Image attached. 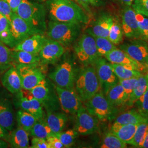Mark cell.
Segmentation results:
<instances>
[{"label":"cell","instance_id":"cell-3","mask_svg":"<svg viewBox=\"0 0 148 148\" xmlns=\"http://www.w3.org/2000/svg\"><path fill=\"white\" fill-rule=\"evenodd\" d=\"M81 26L79 24L50 20L46 30L47 34L49 38L58 42L64 47H69L78 38Z\"/></svg>","mask_w":148,"mask_h":148},{"label":"cell","instance_id":"cell-4","mask_svg":"<svg viewBox=\"0 0 148 148\" xmlns=\"http://www.w3.org/2000/svg\"><path fill=\"white\" fill-rule=\"evenodd\" d=\"M75 89L82 103L90 99L100 90V85L93 66L79 69L75 82Z\"/></svg>","mask_w":148,"mask_h":148},{"label":"cell","instance_id":"cell-1","mask_svg":"<svg viewBox=\"0 0 148 148\" xmlns=\"http://www.w3.org/2000/svg\"><path fill=\"white\" fill-rule=\"evenodd\" d=\"M46 5L51 21L81 25L89 21L84 8L73 0H46Z\"/></svg>","mask_w":148,"mask_h":148},{"label":"cell","instance_id":"cell-37","mask_svg":"<svg viewBox=\"0 0 148 148\" xmlns=\"http://www.w3.org/2000/svg\"><path fill=\"white\" fill-rule=\"evenodd\" d=\"M101 148H127V144L113 134L111 132L106 133L104 136Z\"/></svg>","mask_w":148,"mask_h":148},{"label":"cell","instance_id":"cell-45","mask_svg":"<svg viewBox=\"0 0 148 148\" xmlns=\"http://www.w3.org/2000/svg\"><path fill=\"white\" fill-rule=\"evenodd\" d=\"M32 148H49L46 139L41 138L33 137L31 141Z\"/></svg>","mask_w":148,"mask_h":148},{"label":"cell","instance_id":"cell-47","mask_svg":"<svg viewBox=\"0 0 148 148\" xmlns=\"http://www.w3.org/2000/svg\"><path fill=\"white\" fill-rule=\"evenodd\" d=\"M11 7L13 13H16L18 6L21 3L23 0H6Z\"/></svg>","mask_w":148,"mask_h":148},{"label":"cell","instance_id":"cell-11","mask_svg":"<svg viewBox=\"0 0 148 148\" xmlns=\"http://www.w3.org/2000/svg\"><path fill=\"white\" fill-rule=\"evenodd\" d=\"M13 99L5 90L0 89V125L9 132L14 128L16 114Z\"/></svg>","mask_w":148,"mask_h":148},{"label":"cell","instance_id":"cell-6","mask_svg":"<svg viewBox=\"0 0 148 148\" xmlns=\"http://www.w3.org/2000/svg\"><path fill=\"white\" fill-rule=\"evenodd\" d=\"M46 112L58 111L60 108L56 85L49 78H45L30 90Z\"/></svg>","mask_w":148,"mask_h":148},{"label":"cell","instance_id":"cell-36","mask_svg":"<svg viewBox=\"0 0 148 148\" xmlns=\"http://www.w3.org/2000/svg\"><path fill=\"white\" fill-rule=\"evenodd\" d=\"M124 34L121 23L117 19L114 18V21L111 25L108 39L115 45H120L122 40Z\"/></svg>","mask_w":148,"mask_h":148},{"label":"cell","instance_id":"cell-10","mask_svg":"<svg viewBox=\"0 0 148 148\" xmlns=\"http://www.w3.org/2000/svg\"><path fill=\"white\" fill-rule=\"evenodd\" d=\"M93 66L95 68L101 90L106 95L111 87L119 83V79L114 73L110 63L103 57L98 58Z\"/></svg>","mask_w":148,"mask_h":148},{"label":"cell","instance_id":"cell-55","mask_svg":"<svg viewBox=\"0 0 148 148\" xmlns=\"http://www.w3.org/2000/svg\"><path fill=\"white\" fill-rule=\"evenodd\" d=\"M145 75H146V76H147V78H148V72H147V74H145Z\"/></svg>","mask_w":148,"mask_h":148},{"label":"cell","instance_id":"cell-12","mask_svg":"<svg viewBox=\"0 0 148 148\" xmlns=\"http://www.w3.org/2000/svg\"><path fill=\"white\" fill-rule=\"evenodd\" d=\"M61 109L66 114L75 115L81 106L82 101L74 88L68 89L56 86Z\"/></svg>","mask_w":148,"mask_h":148},{"label":"cell","instance_id":"cell-54","mask_svg":"<svg viewBox=\"0 0 148 148\" xmlns=\"http://www.w3.org/2000/svg\"><path fill=\"white\" fill-rule=\"evenodd\" d=\"M144 67H145V69H147V70H148V58L147 59V60H146L145 63L144 64ZM148 71H147V72H148Z\"/></svg>","mask_w":148,"mask_h":148},{"label":"cell","instance_id":"cell-50","mask_svg":"<svg viewBox=\"0 0 148 148\" xmlns=\"http://www.w3.org/2000/svg\"><path fill=\"white\" fill-rule=\"evenodd\" d=\"M116 1L125 6H131L134 0H116Z\"/></svg>","mask_w":148,"mask_h":148},{"label":"cell","instance_id":"cell-34","mask_svg":"<svg viewBox=\"0 0 148 148\" xmlns=\"http://www.w3.org/2000/svg\"><path fill=\"white\" fill-rule=\"evenodd\" d=\"M13 65L12 51L0 40V74Z\"/></svg>","mask_w":148,"mask_h":148},{"label":"cell","instance_id":"cell-32","mask_svg":"<svg viewBox=\"0 0 148 148\" xmlns=\"http://www.w3.org/2000/svg\"><path fill=\"white\" fill-rule=\"evenodd\" d=\"M29 133L32 137L41 138L46 139L48 137L54 135L48 125L46 116L42 119L37 120L35 125L29 131Z\"/></svg>","mask_w":148,"mask_h":148},{"label":"cell","instance_id":"cell-17","mask_svg":"<svg viewBox=\"0 0 148 148\" xmlns=\"http://www.w3.org/2000/svg\"><path fill=\"white\" fill-rule=\"evenodd\" d=\"M132 40V41L122 44L120 48L144 66L148 57V42L142 39Z\"/></svg>","mask_w":148,"mask_h":148},{"label":"cell","instance_id":"cell-39","mask_svg":"<svg viewBox=\"0 0 148 148\" xmlns=\"http://www.w3.org/2000/svg\"><path fill=\"white\" fill-rule=\"evenodd\" d=\"M63 144L64 148H70L75 143L79 134L74 129H69L56 135Z\"/></svg>","mask_w":148,"mask_h":148},{"label":"cell","instance_id":"cell-16","mask_svg":"<svg viewBox=\"0 0 148 148\" xmlns=\"http://www.w3.org/2000/svg\"><path fill=\"white\" fill-rule=\"evenodd\" d=\"M65 47L58 42L47 38L38 53L40 64L42 66L57 62L65 53Z\"/></svg>","mask_w":148,"mask_h":148},{"label":"cell","instance_id":"cell-35","mask_svg":"<svg viewBox=\"0 0 148 148\" xmlns=\"http://www.w3.org/2000/svg\"><path fill=\"white\" fill-rule=\"evenodd\" d=\"M148 129V118L138 125L132 140L129 144L135 148H142Z\"/></svg>","mask_w":148,"mask_h":148},{"label":"cell","instance_id":"cell-49","mask_svg":"<svg viewBox=\"0 0 148 148\" xmlns=\"http://www.w3.org/2000/svg\"><path fill=\"white\" fill-rule=\"evenodd\" d=\"M9 133L10 132L8 130L0 125V138H2L7 141L9 136Z\"/></svg>","mask_w":148,"mask_h":148},{"label":"cell","instance_id":"cell-46","mask_svg":"<svg viewBox=\"0 0 148 148\" xmlns=\"http://www.w3.org/2000/svg\"><path fill=\"white\" fill-rule=\"evenodd\" d=\"M49 148H64L63 144L60 142L58 138L56 135H52L46 138Z\"/></svg>","mask_w":148,"mask_h":148},{"label":"cell","instance_id":"cell-9","mask_svg":"<svg viewBox=\"0 0 148 148\" xmlns=\"http://www.w3.org/2000/svg\"><path fill=\"white\" fill-rule=\"evenodd\" d=\"M16 69L21 79L22 89L30 91L46 78L41 65L15 64Z\"/></svg>","mask_w":148,"mask_h":148},{"label":"cell","instance_id":"cell-48","mask_svg":"<svg viewBox=\"0 0 148 148\" xmlns=\"http://www.w3.org/2000/svg\"><path fill=\"white\" fill-rule=\"evenodd\" d=\"M86 5H91L94 7H99L103 5V0H81Z\"/></svg>","mask_w":148,"mask_h":148},{"label":"cell","instance_id":"cell-19","mask_svg":"<svg viewBox=\"0 0 148 148\" xmlns=\"http://www.w3.org/2000/svg\"><path fill=\"white\" fill-rule=\"evenodd\" d=\"M114 18L108 13H103L86 30V32L93 37L108 38Z\"/></svg>","mask_w":148,"mask_h":148},{"label":"cell","instance_id":"cell-38","mask_svg":"<svg viewBox=\"0 0 148 148\" xmlns=\"http://www.w3.org/2000/svg\"><path fill=\"white\" fill-rule=\"evenodd\" d=\"M93 37L95 40L97 52L99 57H104L106 53L117 48L115 45L111 42L108 38L101 37Z\"/></svg>","mask_w":148,"mask_h":148},{"label":"cell","instance_id":"cell-51","mask_svg":"<svg viewBox=\"0 0 148 148\" xmlns=\"http://www.w3.org/2000/svg\"><path fill=\"white\" fill-rule=\"evenodd\" d=\"M73 1H75L76 3H77L79 5H81L85 10V11H87L90 14V8L88 7V5H85V3H84L81 0H73Z\"/></svg>","mask_w":148,"mask_h":148},{"label":"cell","instance_id":"cell-2","mask_svg":"<svg viewBox=\"0 0 148 148\" xmlns=\"http://www.w3.org/2000/svg\"><path fill=\"white\" fill-rule=\"evenodd\" d=\"M16 13L40 34H44L46 31V9L43 5L23 0Z\"/></svg>","mask_w":148,"mask_h":148},{"label":"cell","instance_id":"cell-14","mask_svg":"<svg viewBox=\"0 0 148 148\" xmlns=\"http://www.w3.org/2000/svg\"><path fill=\"white\" fill-rule=\"evenodd\" d=\"M74 130L81 136L92 134L98 129V119L91 115L84 106H81L76 114Z\"/></svg>","mask_w":148,"mask_h":148},{"label":"cell","instance_id":"cell-30","mask_svg":"<svg viewBox=\"0 0 148 148\" xmlns=\"http://www.w3.org/2000/svg\"><path fill=\"white\" fill-rule=\"evenodd\" d=\"M148 117L143 116L137 110L132 109L130 111L123 112L117 117L114 123L119 125H138L145 120Z\"/></svg>","mask_w":148,"mask_h":148},{"label":"cell","instance_id":"cell-33","mask_svg":"<svg viewBox=\"0 0 148 148\" xmlns=\"http://www.w3.org/2000/svg\"><path fill=\"white\" fill-rule=\"evenodd\" d=\"M37 121L35 117L27 111L19 109L16 112V121L18 126L28 132Z\"/></svg>","mask_w":148,"mask_h":148},{"label":"cell","instance_id":"cell-26","mask_svg":"<svg viewBox=\"0 0 148 148\" xmlns=\"http://www.w3.org/2000/svg\"><path fill=\"white\" fill-rule=\"evenodd\" d=\"M114 73L119 79L138 77L142 73L137 66L132 65H121L110 63Z\"/></svg>","mask_w":148,"mask_h":148},{"label":"cell","instance_id":"cell-24","mask_svg":"<svg viewBox=\"0 0 148 148\" xmlns=\"http://www.w3.org/2000/svg\"><path fill=\"white\" fill-rule=\"evenodd\" d=\"M7 142L10 146L14 148H27L29 147V133L18 126L10 131Z\"/></svg>","mask_w":148,"mask_h":148},{"label":"cell","instance_id":"cell-53","mask_svg":"<svg viewBox=\"0 0 148 148\" xmlns=\"http://www.w3.org/2000/svg\"><path fill=\"white\" fill-rule=\"evenodd\" d=\"M142 148H148V129Z\"/></svg>","mask_w":148,"mask_h":148},{"label":"cell","instance_id":"cell-18","mask_svg":"<svg viewBox=\"0 0 148 148\" xmlns=\"http://www.w3.org/2000/svg\"><path fill=\"white\" fill-rule=\"evenodd\" d=\"M122 27L124 35L131 39H140L136 12L131 6H125L121 12Z\"/></svg>","mask_w":148,"mask_h":148},{"label":"cell","instance_id":"cell-52","mask_svg":"<svg viewBox=\"0 0 148 148\" xmlns=\"http://www.w3.org/2000/svg\"><path fill=\"white\" fill-rule=\"evenodd\" d=\"M10 147V144L3 139L0 138V148H7Z\"/></svg>","mask_w":148,"mask_h":148},{"label":"cell","instance_id":"cell-13","mask_svg":"<svg viewBox=\"0 0 148 148\" xmlns=\"http://www.w3.org/2000/svg\"><path fill=\"white\" fill-rule=\"evenodd\" d=\"M14 95L13 103L16 108L28 112L35 117L37 120L42 119L46 116V114L42 106L32 95L30 92L29 95H24L22 89Z\"/></svg>","mask_w":148,"mask_h":148},{"label":"cell","instance_id":"cell-43","mask_svg":"<svg viewBox=\"0 0 148 148\" xmlns=\"http://www.w3.org/2000/svg\"><path fill=\"white\" fill-rule=\"evenodd\" d=\"M137 79L138 77H134L128 79H119V83L121 85L122 87H123L128 100L131 93L132 92L134 86Z\"/></svg>","mask_w":148,"mask_h":148},{"label":"cell","instance_id":"cell-27","mask_svg":"<svg viewBox=\"0 0 148 148\" xmlns=\"http://www.w3.org/2000/svg\"><path fill=\"white\" fill-rule=\"evenodd\" d=\"M105 95L111 106L116 109L126 104L128 101L124 90L119 83L111 87Z\"/></svg>","mask_w":148,"mask_h":148},{"label":"cell","instance_id":"cell-8","mask_svg":"<svg viewBox=\"0 0 148 148\" xmlns=\"http://www.w3.org/2000/svg\"><path fill=\"white\" fill-rule=\"evenodd\" d=\"M84 104L91 115L102 121L111 120L114 117L116 110L101 90L90 99L84 102Z\"/></svg>","mask_w":148,"mask_h":148},{"label":"cell","instance_id":"cell-42","mask_svg":"<svg viewBox=\"0 0 148 148\" xmlns=\"http://www.w3.org/2000/svg\"><path fill=\"white\" fill-rule=\"evenodd\" d=\"M132 7L136 13L148 18V0H134Z\"/></svg>","mask_w":148,"mask_h":148},{"label":"cell","instance_id":"cell-31","mask_svg":"<svg viewBox=\"0 0 148 148\" xmlns=\"http://www.w3.org/2000/svg\"><path fill=\"white\" fill-rule=\"evenodd\" d=\"M0 40L9 47L16 46L11 32L10 23L5 16L0 14Z\"/></svg>","mask_w":148,"mask_h":148},{"label":"cell","instance_id":"cell-41","mask_svg":"<svg viewBox=\"0 0 148 148\" xmlns=\"http://www.w3.org/2000/svg\"><path fill=\"white\" fill-rule=\"evenodd\" d=\"M134 104L137 111L143 116L148 117V89Z\"/></svg>","mask_w":148,"mask_h":148},{"label":"cell","instance_id":"cell-21","mask_svg":"<svg viewBox=\"0 0 148 148\" xmlns=\"http://www.w3.org/2000/svg\"><path fill=\"white\" fill-rule=\"evenodd\" d=\"M47 40V38L44 34H35L17 45L13 48V50L38 54Z\"/></svg>","mask_w":148,"mask_h":148},{"label":"cell","instance_id":"cell-44","mask_svg":"<svg viewBox=\"0 0 148 148\" xmlns=\"http://www.w3.org/2000/svg\"><path fill=\"white\" fill-rule=\"evenodd\" d=\"M0 14L5 16L10 23L13 12L6 0H0Z\"/></svg>","mask_w":148,"mask_h":148},{"label":"cell","instance_id":"cell-20","mask_svg":"<svg viewBox=\"0 0 148 148\" xmlns=\"http://www.w3.org/2000/svg\"><path fill=\"white\" fill-rule=\"evenodd\" d=\"M1 83L5 90L12 95H15L22 90L21 79L14 65L3 74Z\"/></svg>","mask_w":148,"mask_h":148},{"label":"cell","instance_id":"cell-25","mask_svg":"<svg viewBox=\"0 0 148 148\" xmlns=\"http://www.w3.org/2000/svg\"><path fill=\"white\" fill-rule=\"evenodd\" d=\"M138 125H119L113 123L110 132L120 138L122 141L129 144L132 140L136 131Z\"/></svg>","mask_w":148,"mask_h":148},{"label":"cell","instance_id":"cell-5","mask_svg":"<svg viewBox=\"0 0 148 148\" xmlns=\"http://www.w3.org/2000/svg\"><path fill=\"white\" fill-rule=\"evenodd\" d=\"M79 70L74 59L68 57L58 64L48 74V77L59 87L74 88Z\"/></svg>","mask_w":148,"mask_h":148},{"label":"cell","instance_id":"cell-22","mask_svg":"<svg viewBox=\"0 0 148 148\" xmlns=\"http://www.w3.org/2000/svg\"><path fill=\"white\" fill-rule=\"evenodd\" d=\"M46 119L54 135L63 132L67 125L69 117L64 112H46Z\"/></svg>","mask_w":148,"mask_h":148},{"label":"cell","instance_id":"cell-7","mask_svg":"<svg viewBox=\"0 0 148 148\" xmlns=\"http://www.w3.org/2000/svg\"><path fill=\"white\" fill-rule=\"evenodd\" d=\"M74 52L76 58L84 66H93L99 57L94 37L87 32L75 45Z\"/></svg>","mask_w":148,"mask_h":148},{"label":"cell","instance_id":"cell-28","mask_svg":"<svg viewBox=\"0 0 148 148\" xmlns=\"http://www.w3.org/2000/svg\"><path fill=\"white\" fill-rule=\"evenodd\" d=\"M12 56L13 65L27 64L41 65L38 54H34L23 51L13 50L12 51Z\"/></svg>","mask_w":148,"mask_h":148},{"label":"cell","instance_id":"cell-29","mask_svg":"<svg viewBox=\"0 0 148 148\" xmlns=\"http://www.w3.org/2000/svg\"><path fill=\"white\" fill-rule=\"evenodd\" d=\"M148 89V79L145 75L142 74L138 77L134 86L132 92L127 101V104L131 106L139 99Z\"/></svg>","mask_w":148,"mask_h":148},{"label":"cell","instance_id":"cell-23","mask_svg":"<svg viewBox=\"0 0 148 148\" xmlns=\"http://www.w3.org/2000/svg\"><path fill=\"white\" fill-rule=\"evenodd\" d=\"M104 57L108 61L110 62V63L121 65H132L137 66L140 69L141 73L142 70L145 69V67L142 64L138 63L125 51L117 48L106 53Z\"/></svg>","mask_w":148,"mask_h":148},{"label":"cell","instance_id":"cell-40","mask_svg":"<svg viewBox=\"0 0 148 148\" xmlns=\"http://www.w3.org/2000/svg\"><path fill=\"white\" fill-rule=\"evenodd\" d=\"M140 39L148 42V18L140 13H136Z\"/></svg>","mask_w":148,"mask_h":148},{"label":"cell","instance_id":"cell-15","mask_svg":"<svg viewBox=\"0 0 148 148\" xmlns=\"http://www.w3.org/2000/svg\"><path fill=\"white\" fill-rule=\"evenodd\" d=\"M10 27L16 46L34 35L41 34L37 30L28 24L16 13H13L12 14L10 21Z\"/></svg>","mask_w":148,"mask_h":148}]
</instances>
